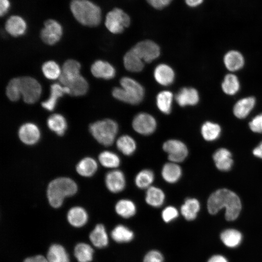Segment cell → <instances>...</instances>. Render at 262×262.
Returning <instances> with one entry per match:
<instances>
[{
	"mask_svg": "<svg viewBox=\"0 0 262 262\" xmlns=\"http://www.w3.org/2000/svg\"><path fill=\"white\" fill-rule=\"evenodd\" d=\"M154 178V172L151 170L149 169H143L135 176V184L139 189H147L151 186Z\"/></svg>",
	"mask_w": 262,
	"mask_h": 262,
	"instance_id": "cell-36",
	"label": "cell"
},
{
	"mask_svg": "<svg viewBox=\"0 0 262 262\" xmlns=\"http://www.w3.org/2000/svg\"><path fill=\"white\" fill-rule=\"evenodd\" d=\"M253 153L255 156L262 159V141L253 149Z\"/></svg>",
	"mask_w": 262,
	"mask_h": 262,
	"instance_id": "cell-53",
	"label": "cell"
},
{
	"mask_svg": "<svg viewBox=\"0 0 262 262\" xmlns=\"http://www.w3.org/2000/svg\"><path fill=\"white\" fill-rule=\"evenodd\" d=\"M81 65L75 60L66 61L62 67L59 81L63 85H65L71 80L79 76L80 74Z\"/></svg>",
	"mask_w": 262,
	"mask_h": 262,
	"instance_id": "cell-16",
	"label": "cell"
},
{
	"mask_svg": "<svg viewBox=\"0 0 262 262\" xmlns=\"http://www.w3.org/2000/svg\"><path fill=\"white\" fill-rule=\"evenodd\" d=\"M77 190V185L73 180L66 177L56 178L48 186L47 195L49 204L54 208H59L64 199L74 195Z\"/></svg>",
	"mask_w": 262,
	"mask_h": 262,
	"instance_id": "cell-3",
	"label": "cell"
},
{
	"mask_svg": "<svg viewBox=\"0 0 262 262\" xmlns=\"http://www.w3.org/2000/svg\"><path fill=\"white\" fill-rule=\"evenodd\" d=\"M8 98L12 101L18 100L21 97L20 89V78H15L10 80L6 89Z\"/></svg>",
	"mask_w": 262,
	"mask_h": 262,
	"instance_id": "cell-44",
	"label": "cell"
},
{
	"mask_svg": "<svg viewBox=\"0 0 262 262\" xmlns=\"http://www.w3.org/2000/svg\"><path fill=\"white\" fill-rule=\"evenodd\" d=\"M42 70L45 77L49 80L59 78L62 73L59 65L53 61H48L44 63Z\"/></svg>",
	"mask_w": 262,
	"mask_h": 262,
	"instance_id": "cell-43",
	"label": "cell"
},
{
	"mask_svg": "<svg viewBox=\"0 0 262 262\" xmlns=\"http://www.w3.org/2000/svg\"><path fill=\"white\" fill-rule=\"evenodd\" d=\"M165 197L164 192L160 188L151 186L147 189L145 201L151 207L158 208L162 206Z\"/></svg>",
	"mask_w": 262,
	"mask_h": 262,
	"instance_id": "cell-26",
	"label": "cell"
},
{
	"mask_svg": "<svg viewBox=\"0 0 262 262\" xmlns=\"http://www.w3.org/2000/svg\"><path fill=\"white\" fill-rule=\"evenodd\" d=\"M49 262H69V259L64 247L58 244L51 245L48 251Z\"/></svg>",
	"mask_w": 262,
	"mask_h": 262,
	"instance_id": "cell-34",
	"label": "cell"
},
{
	"mask_svg": "<svg viewBox=\"0 0 262 262\" xmlns=\"http://www.w3.org/2000/svg\"><path fill=\"white\" fill-rule=\"evenodd\" d=\"M173 97L172 93L169 91H163L157 95V106L163 113L169 114L171 112Z\"/></svg>",
	"mask_w": 262,
	"mask_h": 262,
	"instance_id": "cell-37",
	"label": "cell"
},
{
	"mask_svg": "<svg viewBox=\"0 0 262 262\" xmlns=\"http://www.w3.org/2000/svg\"><path fill=\"white\" fill-rule=\"evenodd\" d=\"M98 169L96 161L91 157H85L77 164L76 170L82 176L90 177L92 176Z\"/></svg>",
	"mask_w": 262,
	"mask_h": 262,
	"instance_id": "cell-30",
	"label": "cell"
},
{
	"mask_svg": "<svg viewBox=\"0 0 262 262\" xmlns=\"http://www.w3.org/2000/svg\"><path fill=\"white\" fill-rule=\"evenodd\" d=\"M20 141L27 145H33L38 142L40 138V131L37 126L33 123L22 125L18 132Z\"/></svg>",
	"mask_w": 262,
	"mask_h": 262,
	"instance_id": "cell-13",
	"label": "cell"
},
{
	"mask_svg": "<svg viewBox=\"0 0 262 262\" xmlns=\"http://www.w3.org/2000/svg\"><path fill=\"white\" fill-rule=\"evenodd\" d=\"M163 149L168 154L170 162L179 163L187 158L188 149L182 141L175 139H169L163 145Z\"/></svg>",
	"mask_w": 262,
	"mask_h": 262,
	"instance_id": "cell-8",
	"label": "cell"
},
{
	"mask_svg": "<svg viewBox=\"0 0 262 262\" xmlns=\"http://www.w3.org/2000/svg\"><path fill=\"white\" fill-rule=\"evenodd\" d=\"M91 71L94 77L106 80L111 79L115 75V70L112 65L100 60L92 65Z\"/></svg>",
	"mask_w": 262,
	"mask_h": 262,
	"instance_id": "cell-17",
	"label": "cell"
},
{
	"mask_svg": "<svg viewBox=\"0 0 262 262\" xmlns=\"http://www.w3.org/2000/svg\"><path fill=\"white\" fill-rule=\"evenodd\" d=\"M64 86L69 88L70 95L76 97L85 95L89 87L86 80L81 75L71 80Z\"/></svg>",
	"mask_w": 262,
	"mask_h": 262,
	"instance_id": "cell-25",
	"label": "cell"
},
{
	"mask_svg": "<svg viewBox=\"0 0 262 262\" xmlns=\"http://www.w3.org/2000/svg\"><path fill=\"white\" fill-rule=\"evenodd\" d=\"M223 243L227 246L234 247L238 246L242 240V234L238 230L228 229L223 231L220 235Z\"/></svg>",
	"mask_w": 262,
	"mask_h": 262,
	"instance_id": "cell-41",
	"label": "cell"
},
{
	"mask_svg": "<svg viewBox=\"0 0 262 262\" xmlns=\"http://www.w3.org/2000/svg\"><path fill=\"white\" fill-rule=\"evenodd\" d=\"M204 0H185L186 4L190 7H196L200 5Z\"/></svg>",
	"mask_w": 262,
	"mask_h": 262,
	"instance_id": "cell-52",
	"label": "cell"
},
{
	"mask_svg": "<svg viewBox=\"0 0 262 262\" xmlns=\"http://www.w3.org/2000/svg\"><path fill=\"white\" fill-rule=\"evenodd\" d=\"M105 183L107 188L111 192H121L125 189L126 185L125 176L122 171L114 169L106 174Z\"/></svg>",
	"mask_w": 262,
	"mask_h": 262,
	"instance_id": "cell-12",
	"label": "cell"
},
{
	"mask_svg": "<svg viewBox=\"0 0 262 262\" xmlns=\"http://www.w3.org/2000/svg\"><path fill=\"white\" fill-rule=\"evenodd\" d=\"M89 239L92 244L98 248H103L108 244V236L104 226L97 224L90 232Z\"/></svg>",
	"mask_w": 262,
	"mask_h": 262,
	"instance_id": "cell-27",
	"label": "cell"
},
{
	"mask_svg": "<svg viewBox=\"0 0 262 262\" xmlns=\"http://www.w3.org/2000/svg\"><path fill=\"white\" fill-rule=\"evenodd\" d=\"M94 250L88 244L80 243L74 248V255L78 262H90L92 260Z\"/></svg>",
	"mask_w": 262,
	"mask_h": 262,
	"instance_id": "cell-38",
	"label": "cell"
},
{
	"mask_svg": "<svg viewBox=\"0 0 262 262\" xmlns=\"http://www.w3.org/2000/svg\"><path fill=\"white\" fill-rule=\"evenodd\" d=\"M5 28L11 35L18 37L23 35L26 33L27 25L26 21L21 16L13 15L6 20Z\"/></svg>",
	"mask_w": 262,
	"mask_h": 262,
	"instance_id": "cell-14",
	"label": "cell"
},
{
	"mask_svg": "<svg viewBox=\"0 0 262 262\" xmlns=\"http://www.w3.org/2000/svg\"><path fill=\"white\" fill-rule=\"evenodd\" d=\"M226 67L230 71L240 69L244 65V58L242 54L237 50L228 51L224 57Z\"/></svg>",
	"mask_w": 262,
	"mask_h": 262,
	"instance_id": "cell-28",
	"label": "cell"
},
{
	"mask_svg": "<svg viewBox=\"0 0 262 262\" xmlns=\"http://www.w3.org/2000/svg\"><path fill=\"white\" fill-rule=\"evenodd\" d=\"M70 91L67 87L59 83H54L50 87L49 97L42 102L41 105L45 109L51 111L56 107L58 99L66 94H69Z\"/></svg>",
	"mask_w": 262,
	"mask_h": 262,
	"instance_id": "cell-15",
	"label": "cell"
},
{
	"mask_svg": "<svg viewBox=\"0 0 262 262\" xmlns=\"http://www.w3.org/2000/svg\"><path fill=\"white\" fill-rule=\"evenodd\" d=\"M67 219L72 226L79 228L84 226L88 220L86 211L82 207L76 206L71 208L67 214Z\"/></svg>",
	"mask_w": 262,
	"mask_h": 262,
	"instance_id": "cell-23",
	"label": "cell"
},
{
	"mask_svg": "<svg viewBox=\"0 0 262 262\" xmlns=\"http://www.w3.org/2000/svg\"><path fill=\"white\" fill-rule=\"evenodd\" d=\"M10 7L9 0H0V15L4 16L8 11Z\"/></svg>",
	"mask_w": 262,
	"mask_h": 262,
	"instance_id": "cell-49",
	"label": "cell"
},
{
	"mask_svg": "<svg viewBox=\"0 0 262 262\" xmlns=\"http://www.w3.org/2000/svg\"><path fill=\"white\" fill-rule=\"evenodd\" d=\"M62 34L63 28L59 22L49 19L45 22L40 33V37L45 43L52 45L60 40Z\"/></svg>",
	"mask_w": 262,
	"mask_h": 262,
	"instance_id": "cell-10",
	"label": "cell"
},
{
	"mask_svg": "<svg viewBox=\"0 0 262 262\" xmlns=\"http://www.w3.org/2000/svg\"><path fill=\"white\" fill-rule=\"evenodd\" d=\"M163 254L158 250H151L145 256L143 262H164Z\"/></svg>",
	"mask_w": 262,
	"mask_h": 262,
	"instance_id": "cell-46",
	"label": "cell"
},
{
	"mask_svg": "<svg viewBox=\"0 0 262 262\" xmlns=\"http://www.w3.org/2000/svg\"><path fill=\"white\" fill-rule=\"evenodd\" d=\"M154 77L157 82L161 85L168 86L173 83L175 73L172 68L169 66L161 64L155 68Z\"/></svg>",
	"mask_w": 262,
	"mask_h": 262,
	"instance_id": "cell-19",
	"label": "cell"
},
{
	"mask_svg": "<svg viewBox=\"0 0 262 262\" xmlns=\"http://www.w3.org/2000/svg\"><path fill=\"white\" fill-rule=\"evenodd\" d=\"M163 179L169 183H175L178 181L182 175V169L177 164L170 162L165 164L162 169Z\"/></svg>",
	"mask_w": 262,
	"mask_h": 262,
	"instance_id": "cell-20",
	"label": "cell"
},
{
	"mask_svg": "<svg viewBox=\"0 0 262 262\" xmlns=\"http://www.w3.org/2000/svg\"><path fill=\"white\" fill-rule=\"evenodd\" d=\"M199 98L197 91L190 87L181 88L175 96L176 102L181 107L195 105L198 103Z\"/></svg>",
	"mask_w": 262,
	"mask_h": 262,
	"instance_id": "cell-18",
	"label": "cell"
},
{
	"mask_svg": "<svg viewBox=\"0 0 262 262\" xmlns=\"http://www.w3.org/2000/svg\"><path fill=\"white\" fill-rule=\"evenodd\" d=\"M47 123L49 128L59 136L63 135L67 129L66 118L59 114L51 115L48 118Z\"/></svg>",
	"mask_w": 262,
	"mask_h": 262,
	"instance_id": "cell-32",
	"label": "cell"
},
{
	"mask_svg": "<svg viewBox=\"0 0 262 262\" xmlns=\"http://www.w3.org/2000/svg\"><path fill=\"white\" fill-rule=\"evenodd\" d=\"M121 87L113 89L112 95L116 99L132 105L139 103L143 99V87L134 79L125 77L120 81Z\"/></svg>",
	"mask_w": 262,
	"mask_h": 262,
	"instance_id": "cell-4",
	"label": "cell"
},
{
	"mask_svg": "<svg viewBox=\"0 0 262 262\" xmlns=\"http://www.w3.org/2000/svg\"><path fill=\"white\" fill-rule=\"evenodd\" d=\"M89 131L99 143L104 146H110L115 141L118 125L112 119H105L91 124Z\"/></svg>",
	"mask_w": 262,
	"mask_h": 262,
	"instance_id": "cell-5",
	"label": "cell"
},
{
	"mask_svg": "<svg viewBox=\"0 0 262 262\" xmlns=\"http://www.w3.org/2000/svg\"><path fill=\"white\" fill-rule=\"evenodd\" d=\"M161 215L164 222L169 223L178 217L179 212L176 207L168 206L163 210Z\"/></svg>",
	"mask_w": 262,
	"mask_h": 262,
	"instance_id": "cell-45",
	"label": "cell"
},
{
	"mask_svg": "<svg viewBox=\"0 0 262 262\" xmlns=\"http://www.w3.org/2000/svg\"><path fill=\"white\" fill-rule=\"evenodd\" d=\"M130 22V17L126 13L120 8H115L107 13L105 24L111 33L117 34L127 28Z\"/></svg>",
	"mask_w": 262,
	"mask_h": 262,
	"instance_id": "cell-6",
	"label": "cell"
},
{
	"mask_svg": "<svg viewBox=\"0 0 262 262\" xmlns=\"http://www.w3.org/2000/svg\"><path fill=\"white\" fill-rule=\"evenodd\" d=\"M240 83L238 78L233 74L226 75L222 83V89L227 95H233L239 90Z\"/></svg>",
	"mask_w": 262,
	"mask_h": 262,
	"instance_id": "cell-42",
	"label": "cell"
},
{
	"mask_svg": "<svg viewBox=\"0 0 262 262\" xmlns=\"http://www.w3.org/2000/svg\"><path fill=\"white\" fill-rule=\"evenodd\" d=\"M200 209L198 200L194 198H186L180 207V213L188 221L195 219Z\"/></svg>",
	"mask_w": 262,
	"mask_h": 262,
	"instance_id": "cell-29",
	"label": "cell"
},
{
	"mask_svg": "<svg viewBox=\"0 0 262 262\" xmlns=\"http://www.w3.org/2000/svg\"><path fill=\"white\" fill-rule=\"evenodd\" d=\"M147 3L156 9H162L168 5L172 0H146Z\"/></svg>",
	"mask_w": 262,
	"mask_h": 262,
	"instance_id": "cell-48",
	"label": "cell"
},
{
	"mask_svg": "<svg viewBox=\"0 0 262 262\" xmlns=\"http://www.w3.org/2000/svg\"><path fill=\"white\" fill-rule=\"evenodd\" d=\"M70 8L75 18L84 26L96 27L101 21L100 7L89 0H72Z\"/></svg>",
	"mask_w": 262,
	"mask_h": 262,
	"instance_id": "cell-2",
	"label": "cell"
},
{
	"mask_svg": "<svg viewBox=\"0 0 262 262\" xmlns=\"http://www.w3.org/2000/svg\"><path fill=\"white\" fill-rule=\"evenodd\" d=\"M23 262H49L47 258L41 255H37L26 258Z\"/></svg>",
	"mask_w": 262,
	"mask_h": 262,
	"instance_id": "cell-50",
	"label": "cell"
},
{
	"mask_svg": "<svg viewBox=\"0 0 262 262\" xmlns=\"http://www.w3.org/2000/svg\"><path fill=\"white\" fill-rule=\"evenodd\" d=\"M116 213L124 218H129L134 216L136 213L135 203L128 199H121L118 200L115 207Z\"/></svg>",
	"mask_w": 262,
	"mask_h": 262,
	"instance_id": "cell-31",
	"label": "cell"
},
{
	"mask_svg": "<svg viewBox=\"0 0 262 262\" xmlns=\"http://www.w3.org/2000/svg\"><path fill=\"white\" fill-rule=\"evenodd\" d=\"M249 128L255 132H262V113L254 117L249 123Z\"/></svg>",
	"mask_w": 262,
	"mask_h": 262,
	"instance_id": "cell-47",
	"label": "cell"
},
{
	"mask_svg": "<svg viewBox=\"0 0 262 262\" xmlns=\"http://www.w3.org/2000/svg\"><path fill=\"white\" fill-rule=\"evenodd\" d=\"M112 239L117 243H128L131 242L134 237L132 230L123 225H117L112 231Z\"/></svg>",
	"mask_w": 262,
	"mask_h": 262,
	"instance_id": "cell-35",
	"label": "cell"
},
{
	"mask_svg": "<svg viewBox=\"0 0 262 262\" xmlns=\"http://www.w3.org/2000/svg\"><path fill=\"white\" fill-rule=\"evenodd\" d=\"M213 159L216 167L221 171H229L233 164L231 153L224 148L218 149L214 152Z\"/></svg>",
	"mask_w": 262,
	"mask_h": 262,
	"instance_id": "cell-21",
	"label": "cell"
},
{
	"mask_svg": "<svg viewBox=\"0 0 262 262\" xmlns=\"http://www.w3.org/2000/svg\"><path fill=\"white\" fill-rule=\"evenodd\" d=\"M134 130L139 134L148 135L156 130L157 122L153 116L146 113H140L136 115L132 122Z\"/></svg>",
	"mask_w": 262,
	"mask_h": 262,
	"instance_id": "cell-9",
	"label": "cell"
},
{
	"mask_svg": "<svg viewBox=\"0 0 262 262\" xmlns=\"http://www.w3.org/2000/svg\"><path fill=\"white\" fill-rule=\"evenodd\" d=\"M255 98L252 97H248L239 100L233 107L234 115L238 118L246 117L255 105Z\"/></svg>",
	"mask_w": 262,
	"mask_h": 262,
	"instance_id": "cell-22",
	"label": "cell"
},
{
	"mask_svg": "<svg viewBox=\"0 0 262 262\" xmlns=\"http://www.w3.org/2000/svg\"><path fill=\"white\" fill-rule=\"evenodd\" d=\"M208 262H228V261L224 257L217 255L212 256Z\"/></svg>",
	"mask_w": 262,
	"mask_h": 262,
	"instance_id": "cell-51",
	"label": "cell"
},
{
	"mask_svg": "<svg viewBox=\"0 0 262 262\" xmlns=\"http://www.w3.org/2000/svg\"><path fill=\"white\" fill-rule=\"evenodd\" d=\"M117 149L126 156H131L136 149V143L130 135H123L119 137L116 142Z\"/></svg>",
	"mask_w": 262,
	"mask_h": 262,
	"instance_id": "cell-33",
	"label": "cell"
},
{
	"mask_svg": "<svg viewBox=\"0 0 262 262\" xmlns=\"http://www.w3.org/2000/svg\"><path fill=\"white\" fill-rule=\"evenodd\" d=\"M124 65L130 72H138L144 68V61L131 48L124 55Z\"/></svg>",
	"mask_w": 262,
	"mask_h": 262,
	"instance_id": "cell-24",
	"label": "cell"
},
{
	"mask_svg": "<svg viewBox=\"0 0 262 262\" xmlns=\"http://www.w3.org/2000/svg\"><path fill=\"white\" fill-rule=\"evenodd\" d=\"M20 89L24 102L28 104L36 102L42 93V87L39 82L29 76L20 77Z\"/></svg>",
	"mask_w": 262,
	"mask_h": 262,
	"instance_id": "cell-7",
	"label": "cell"
},
{
	"mask_svg": "<svg viewBox=\"0 0 262 262\" xmlns=\"http://www.w3.org/2000/svg\"><path fill=\"white\" fill-rule=\"evenodd\" d=\"M223 208H226L225 217L228 221L235 220L241 210L239 197L227 189H221L213 192L207 201V209L212 214H216Z\"/></svg>",
	"mask_w": 262,
	"mask_h": 262,
	"instance_id": "cell-1",
	"label": "cell"
},
{
	"mask_svg": "<svg viewBox=\"0 0 262 262\" xmlns=\"http://www.w3.org/2000/svg\"><path fill=\"white\" fill-rule=\"evenodd\" d=\"M201 132L205 140L212 141L219 137L221 133V128L217 124L207 121L202 125Z\"/></svg>",
	"mask_w": 262,
	"mask_h": 262,
	"instance_id": "cell-40",
	"label": "cell"
},
{
	"mask_svg": "<svg viewBox=\"0 0 262 262\" xmlns=\"http://www.w3.org/2000/svg\"><path fill=\"white\" fill-rule=\"evenodd\" d=\"M145 62L150 63L160 54V49L157 44L151 40H144L137 43L132 48Z\"/></svg>",
	"mask_w": 262,
	"mask_h": 262,
	"instance_id": "cell-11",
	"label": "cell"
},
{
	"mask_svg": "<svg viewBox=\"0 0 262 262\" xmlns=\"http://www.w3.org/2000/svg\"><path fill=\"white\" fill-rule=\"evenodd\" d=\"M98 160L103 166L115 169L119 166L121 163L119 157L116 153L107 150L99 154Z\"/></svg>",
	"mask_w": 262,
	"mask_h": 262,
	"instance_id": "cell-39",
	"label": "cell"
}]
</instances>
